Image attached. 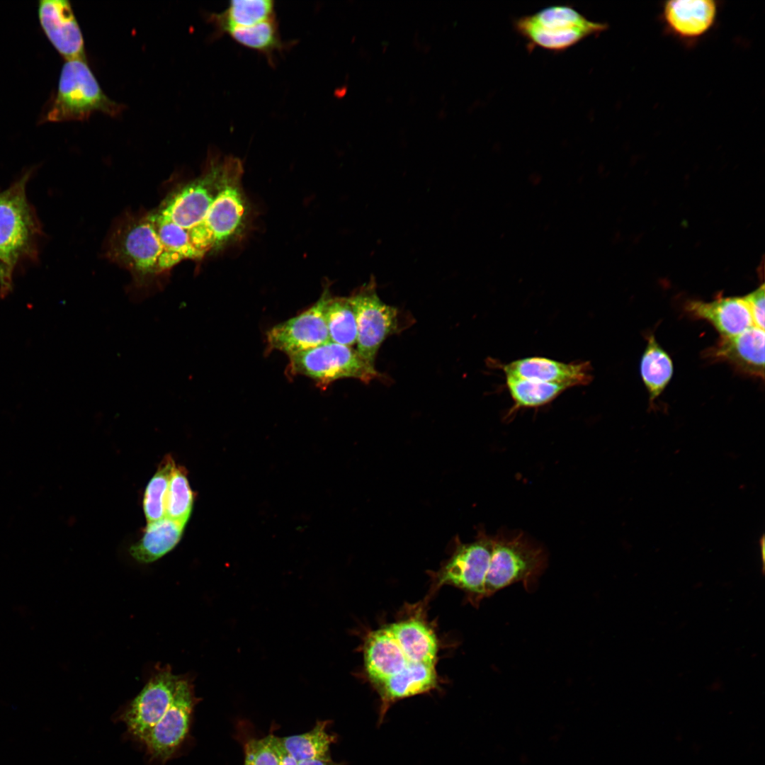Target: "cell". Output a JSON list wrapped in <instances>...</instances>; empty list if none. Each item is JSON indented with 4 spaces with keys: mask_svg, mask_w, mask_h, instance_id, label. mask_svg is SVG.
I'll list each match as a JSON object with an SVG mask.
<instances>
[{
    "mask_svg": "<svg viewBox=\"0 0 765 765\" xmlns=\"http://www.w3.org/2000/svg\"><path fill=\"white\" fill-rule=\"evenodd\" d=\"M513 25L529 50L540 47L554 52L565 51L608 28L607 23L592 21L567 4L549 6L516 18Z\"/></svg>",
    "mask_w": 765,
    "mask_h": 765,
    "instance_id": "6da1fadb",
    "label": "cell"
},
{
    "mask_svg": "<svg viewBox=\"0 0 765 765\" xmlns=\"http://www.w3.org/2000/svg\"><path fill=\"white\" fill-rule=\"evenodd\" d=\"M124 106L108 97L90 69L86 58L66 60L57 91L45 119L51 122L82 121L101 112L115 117Z\"/></svg>",
    "mask_w": 765,
    "mask_h": 765,
    "instance_id": "7a4b0ae2",
    "label": "cell"
},
{
    "mask_svg": "<svg viewBox=\"0 0 765 765\" xmlns=\"http://www.w3.org/2000/svg\"><path fill=\"white\" fill-rule=\"evenodd\" d=\"M27 172L0 192V261L13 271L23 259L34 254L39 224L28 202Z\"/></svg>",
    "mask_w": 765,
    "mask_h": 765,
    "instance_id": "3957f363",
    "label": "cell"
},
{
    "mask_svg": "<svg viewBox=\"0 0 765 765\" xmlns=\"http://www.w3.org/2000/svg\"><path fill=\"white\" fill-rule=\"evenodd\" d=\"M546 555L522 533L492 537L489 566L484 583L489 596L512 584L522 582L526 590L533 589L546 565Z\"/></svg>",
    "mask_w": 765,
    "mask_h": 765,
    "instance_id": "277c9868",
    "label": "cell"
},
{
    "mask_svg": "<svg viewBox=\"0 0 765 765\" xmlns=\"http://www.w3.org/2000/svg\"><path fill=\"white\" fill-rule=\"evenodd\" d=\"M242 173V164L238 158L225 157L221 187L204 220L191 230L201 245L210 249L219 246L241 227L246 211L241 188Z\"/></svg>",
    "mask_w": 765,
    "mask_h": 765,
    "instance_id": "5b68a950",
    "label": "cell"
},
{
    "mask_svg": "<svg viewBox=\"0 0 765 765\" xmlns=\"http://www.w3.org/2000/svg\"><path fill=\"white\" fill-rule=\"evenodd\" d=\"M198 702L192 679L180 676L171 705L140 743L150 762L164 765L181 754Z\"/></svg>",
    "mask_w": 765,
    "mask_h": 765,
    "instance_id": "8992f818",
    "label": "cell"
},
{
    "mask_svg": "<svg viewBox=\"0 0 765 765\" xmlns=\"http://www.w3.org/2000/svg\"><path fill=\"white\" fill-rule=\"evenodd\" d=\"M289 357L293 373L309 377L322 385L346 378L368 383L381 376L357 351L331 341Z\"/></svg>",
    "mask_w": 765,
    "mask_h": 765,
    "instance_id": "52a82bcc",
    "label": "cell"
},
{
    "mask_svg": "<svg viewBox=\"0 0 765 765\" xmlns=\"http://www.w3.org/2000/svg\"><path fill=\"white\" fill-rule=\"evenodd\" d=\"M357 324V352L375 368L377 353L382 342L397 333L400 327L397 308L383 302L374 282H370L349 297Z\"/></svg>",
    "mask_w": 765,
    "mask_h": 765,
    "instance_id": "ba28073f",
    "label": "cell"
},
{
    "mask_svg": "<svg viewBox=\"0 0 765 765\" xmlns=\"http://www.w3.org/2000/svg\"><path fill=\"white\" fill-rule=\"evenodd\" d=\"M180 676L169 666L159 667L140 693L118 715L134 741L141 743L171 705Z\"/></svg>",
    "mask_w": 765,
    "mask_h": 765,
    "instance_id": "9c48e42d",
    "label": "cell"
},
{
    "mask_svg": "<svg viewBox=\"0 0 765 765\" xmlns=\"http://www.w3.org/2000/svg\"><path fill=\"white\" fill-rule=\"evenodd\" d=\"M225 157L211 159L205 174L174 195L157 213L187 232L202 222L222 183Z\"/></svg>",
    "mask_w": 765,
    "mask_h": 765,
    "instance_id": "30bf717a",
    "label": "cell"
},
{
    "mask_svg": "<svg viewBox=\"0 0 765 765\" xmlns=\"http://www.w3.org/2000/svg\"><path fill=\"white\" fill-rule=\"evenodd\" d=\"M492 549V537L484 533H480L472 543H458L453 555L438 572V584L455 586L477 601L484 597Z\"/></svg>",
    "mask_w": 765,
    "mask_h": 765,
    "instance_id": "8fae6325",
    "label": "cell"
},
{
    "mask_svg": "<svg viewBox=\"0 0 765 765\" xmlns=\"http://www.w3.org/2000/svg\"><path fill=\"white\" fill-rule=\"evenodd\" d=\"M330 298L325 290L310 307L268 331V346L293 355L330 341L324 310Z\"/></svg>",
    "mask_w": 765,
    "mask_h": 765,
    "instance_id": "7c38bea8",
    "label": "cell"
},
{
    "mask_svg": "<svg viewBox=\"0 0 765 765\" xmlns=\"http://www.w3.org/2000/svg\"><path fill=\"white\" fill-rule=\"evenodd\" d=\"M719 3L713 0H672L662 4L664 31L686 45H693L713 28Z\"/></svg>",
    "mask_w": 765,
    "mask_h": 765,
    "instance_id": "4fadbf2b",
    "label": "cell"
},
{
    "mask_svg": "<svg viewBox=\"0 0 765 765\" xmlns=\"http://www.w3.org/2000/svg\"><path fill=\"white\" fill-rule=\"evenodd\" d=\"M38 17L47 38L66 60L86 58L82 33L68 1H40Z\"/></svg>",
    "mask_w": 765,
    "mask_h": 765,
    "instance_id": "5bb4252c",
    "label": "cell"
},
{
    "mask_svg": "<svg viewBox=\"0 0 765 765\" xmlns=\"http://www.w3.org/2000/svg\"><path fill=\"white\" fill-rule=\"evenodd\" d=\"M764 330L752 327L736 336L720 337L704 354L714 361L730 364L743 374L764 380Z\"/></svg>",
    "mask_w": 765,
    "mask_h": 765,
    "instance_id": "9a60e30c",
    "label": "cell"
},
{
    "mask_svg": "<svg viewBox=\"0 0 765 765\" xmlns=\"http://www.w3.org/2000/svg\"><path fill=\"white\" fill-rule=\"evenodd\" d=\"M505 376L558 383L568 388L589 385L593 379L589 361L563 363L543 357H528L503 366Z\"/></svg>",
    "mask_w": 765,
    "mask_h": 765,
    "instance_id": "2e32d148",
    "label": "cell"
},
{
    "mask_svg": "<svg viewBox=\"0 0 765 765\" xmlns=\"http://www.w3.org/2000/svg\"><path fill=\"white\" fill-rule=\"evenodd\" d=\"M113 250L120 260L136 271L159 273L158 262L163 248L147 216L128 227Z\"/></svg>",
    "mask_w": 765,
    "mask_h": 765,
    "instance_id": "e0dca14e",
    "label": "cell"
},
{
    "mask_svg": "<svg viewBox=\"0 0 765 765\" xmlns=\"http://www.w3.org/2000/svg\"><path fill=\"white\" fill-rule=\"evenodd\" d=\"M686 309L693 317L711 324L720 337L736 336L755 327L744 297L719 296L710 302L690 301Z\"/></svg>",
    "mask_w": 765,
    "mask_h": 765,
    "instance_id": "ac0fdd59",
    "label": "cell"
},
{
    "mask_svg": "<svg viewBox=\"0 0 765 765\" xmlns=\"http://www.w3.org/2000/svg\"><path fill=\"white\" fill-rule=\"evenodd\" d=\"M364 659L368 675L378 686L400 672L408 662L388 627L368 635Z\"/></svg>",
    "mask_w": 765,
    "mask_h": 765,
    "instance_id": "d6986e66",
    "label": "cell"
},
{
    "mask_svg": "<svg viewBox=\"0 0 765 765\" xmlns=\"http://www.w3.org/2000/svg\"><path fill=\"white\" fill-rule=\"evenodd\" d=\"M437 686L435 664L408 662L398 673L378 686L383 715L390 703L430 691Z\"/></svg>",
    "mask_w": 765,
    "mask_h": 765,
    "instance_id": "ffe728a7",
    "label": "cell"
},
{
    "mask_svg": "<svg viewBox=\"0 0 765 765\" xmlns=\"http://www.w3.org/2000/svg\"><path fill=\"white\" fill-rule=\"evenodd\" d=\"M185 526L167 517L147 523L142 537L130 547V555L141 563L157 560L178 544Z\"/></svg>",
    "mask_w": 765,
    "mask_h": 765,
    "instance_id": "44dd1931",
    "label": "cell"
},
{
    "mask_svg": "<svg viewBox=\"0 0 765 765\" xmlns=\"http://www.w3.org/2000/svg\"><path fill=\"white\" fill-rule=\"evenodd\" d=\"M408 662L435 664L438 643L435 633L423 622L409 619L389 627Z\"/></svg>",
    "mask_w": 765,
    "mask_h": 765,
    "instance_id": "7402d4cb",
    "label": "cell"
},
{
    "mask_svg": "<svg viewBox=\"0 0 765 765\" xmlns=\"http://www.w3.org/2000/svg\"><path fill=\"white\" fill-rule=\"evenodd\" d=\"M276 17L274 1L271 0H234L220 13L209 16L216 35L226 34L232 28L247 27Z\"/></svg>",
    "mask_w": 765,
    "mask_h": 765,
    "instance_id": "603a6c76",
    "label": "cell"
},
{
    "mask_svg": "<svg viewBox=\"0 0 765 765\" xmlns=\"http://www.w3.org/2000/svg\"><path fill=\"white\" fill-rule=\"evenodd\" d=\"M647 339L640 361V374L652 404L670 382L674 366L669 355L659 344L654 335L650 334Z\"/></svg>",
    "mask_w": 765,
    "mask_h": 765,
    "instance_id": "cb8c5ba5",
    "label": "cell"
},
{
    "mask_svg": "<svg viewBox=\"0 0 765 765\" xmlns=\"http://www.w3.org/2000/svg\"><path fill=\"white\" fill-rule=\"evenodd\" d=\"M226 34L239 45L264 55L271 62L276 52L288 45L280 38L276 17L250 26L232 28Z\"/></svg>",
    "mask_w": 765,
    "mask_h": 765,
    "instance_id": "d4e9b609",
    "label": "cell"
},
{
    "mask_svg": "<svg viewBox=\"0 0 765 765\" xmlns=\"http://www.w3.org/2000/svg\"><path fill=\"white\" fill-rule=\"evenodd\" d=\"M327 721H319L310 731L292 736L278 737L284 750L298 762L330 756V746L335 737L327 732Z\"/></svg>",
    "mask_w": 765,
    "mask_h": 765,
    "instance_id": "484cf974",
    "label": "cell"
},
{
    "mask_svg": "<svg viewBox=\"0 0 765 765\" xmlns=\"http://www.w3.org/2000/svg\"><path fill=\"white\" fill-rule=\"evenodd\" d=\"M324 316L331 341L350 347L356 343V319L349 298L330 297Z\"/></svg>",
    "mask_w": 765,
    "mask_h": 765,
    "instance_id": "4316f807",
    "label": "cell"
},
{
    "mask_svg": "<svg viewBox=\"0 0 765 765\" xmlns=\"http://www.w3.org/2000/svg\"><path fill=\"white\" fill-rule=\"evenodd\" d=\"M506 384L514 402V409L536 408L545 405L565 390L567 386L506 376Z\"/></svg>",
    "mask_w": 765,
    "mask_h": 765,
    "instance_id": "83f0119b",
    "label": "cell"
},
{
    "mask_svg": "<svg viewBox=\"0 0 765 765\" xmlns=\"http://www.w3.org/2000/svg\"><path fill=\"white\" fill-rule=\"evenodd\" d=\"M176 464L166 455L149 481L143 498V509L147 523L166 517V500L171 472Z\"/></svg>",
    "mask_w": 765,
    "mask_h": 765,
    "instance_id": "f1b7e54d",
    "label": "cell"
},
{
    "mask_svg": "<svg viewBox=\"0 0 765 765\" xmlns=\"http://www.w3.org/2000/svg\"><path fill=\"white\" fill-rule=\"evenodd\" d=\"M193 500L186 470L181 466L175 465L167 491L166 517L186 526L191 514Z\"/></svg>",
    "mask_w": 765,
    "mask_h": 765,
    "instance_id": "f546056e",
    "label": "cell"
},
{
    "mask_svg": "<svg viewBox=\"0 0 765 765\" xmlns=\"http://www.w3.org/2000/svg\"><path fill=\"white\" fill-rule=\"evenodd\" d=\"M244 765H279L280 758L276 747L275 736L249 740L244 747Z\"/></svg>",
    "mask_w": 765,
    "mask_h": 765,
    "instance_id": "4dcf8cb0",
    "label": "cell"
},
{
    "mask_svg": "<svg viewBox=\"0 0 765 765\" xmlns=\"http://www.w3.org/2000/svg\"><path fill=\"white\" fill-rule=\"evenodd\" d=\"M764 284L744 297L750 310L754 326L764 330Z\"/></svg>",
    "mask_w": 765,
    "mask_h": 765,
    "instance_id": "1f68e13d",
    "label": "cell"
},
{
    "mask_svg": "<svg viewBox=\"0 0 765 765\" xmlns=\"http://www.w3.org/2000/svg\"><path fill=\"white\" fill-rule=\"evenodd\" d=\"M12 273L13 271L4 265H0V287L5 293L11 288Z\"/></svg>",
    "mask_w": 765,
    "mask_h": 765,
    "instance_id": "d6a6232c",
    "label": "cell"
},
{
    "mask_svg": "<svg viewBox=\"0 0 765 765\" xmlns=\"http://www.w3.org/2000/svg\"><path fill=\"white\" fill-rule=\"evenodd\" d=\"M275 744L276 749L279 754L280 764L279 765H298V761L289 755L280 744L278 737L275 736Z\"/></svg>",
    "mask_w": 765,
    "mask_h": 765,
    "instance_id": "836d02e7",
    "label": "cell"
},
{
    "mask_svg": "<svg viewBox=\"0 0 765 765\" xmlns=\"http://www.w3.org/2000/svg\"><path fill=\"white\" fill-rule=\"evenodd\" d=\"M298 765H341L334 761L331 757L325 759H316L304 760L298 762Z\"/></svg>",
    "mask_w": 765,
    "mask_h": 765,
    "instance_id": "e575fe53",
    "label": "cell"
},
{
    "mask_svg": "<svg viewBox=\"0 0 765 765\" xmlns=\"http://www.w3.org/2000/svg\"><path fill=\"white\" fill-rule=\"evenodd\" d=\"M0 265H4V264H2L1 263V261H0Z\"/></svg>",
    "mask_w": 765,
    "mask_h": 765,
    "instance_id": "d590c367",
    "label": "cell"
}]
</instances>
